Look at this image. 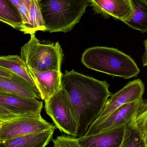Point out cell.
<instances>
[{
    "label": "cell",
    "mask_w": 147,
    "mask_h": 147,
    "mask_svg": "<svg viewBox=\"0 0 147 147\" xmlns=\"http://www.w3.org/2000/svg\"><path fill=\"white\" fill-rule=\"evenodd\" d=\"M45 109L60 132L77 137L78 125L75 112L69 96L63 87L45 101Z\"/></svg>",
    "instance_id": "obj_5"
},
{
    "label": "cell",
    "mask_w": 147,
    "mask_h": 147,
    "mask_svg": "<svg viewBox=\"0 0 147 147\" xmlns=\"http://www.w3.org/2000/svg\"><path fill=\"white\" fill-rule=\"evenodd\" d=\"M53 147H82L78 138L71 136L61 135L53 140Z\"/></svg>",
    "instance_id": "obj_21"
},
{
    "label": "cell",
    "mask_w": 147,
    "mask_h": 147,
    "mask_svg": "<svg viewBox=\"0 0 147 147\" xmlns=\"http://www.w3.org/2000/svg\"><path fill=\"white\" fill-rule=\"evenodd\" d=\"M107 81L96 79L74 70L65 71L62 87L68 92L78 125L77 137L84 136L104 109L112 95Z\"/></svg>",
    "instance_id": "obj_1"
},
{
    "label": "cell",
    "mask_w": 147,
    "mask_h": 147,
    "mask_svg": "<svg viewBox=\"0 0 147 147\" xmlns=\"http://www.w3.org/2000/svg\"><path fill=\"white\" fill-rule=\"evenodd\" d=\"M56 128L41 117V115L18 117L2 122L0 141L38 133Z\"/></svg>",
    "instance_id": "obj_7"
},
{
    "label": "cell",
    "mask_w": 147,
    "mask_h": 147,
    "mask_svg": "<svg viewBox=\"0 0 147 147\" xmlns=\"http://www.w3.org/2000/svg\"><path fill=\"white\" fill-rule=\"evenodd\" d=\"M134 122L145 140L147 139V109L136 117Z\"/></svg>",
    "instance_id": "obj_22"
},
{
    "label": "cell",
    "mask_w": 147,
    "mask_h": 147,
    "mask_svg": "<svg viewBox=\"0 0 147 147\" xmlns=\"http://www.w3.org/2000/svg\"><path fill=\"white\" fill-rule=\"evenodd\" d=\"M15 74L11 72L9 70L4 69L0 66V77H6L9 78H12Z\"/></svg>",
    "instance_id": "obj_24"
},
{
    "label": "cell",
    "mask_w": 147,
    "mask_h": 147,
    "mask_svg": "<svg viewBox=\"0 0 147 147\" xmlns=\"http://www.w3.org/2000/svg\"><path fill=\"white\" fill-rule=\"evenodd\" d=\"M31 3L32 0H23L17 8L23 23V28L20 31L24 34L26 33L29 26V12Z\"/></svg>",
    "instance_id": "obj_20"
},
{
    "label": "cell",
    "mask_w": 147,
    "mask_h": 147,
    "mask_svg": "<svg viewBox=\"0 0 147 147\" xmlns=\"http://www.w3.org/2000/svg\"><path fill=\"white\" fill-rule=\"evenodd\" d=\"M17 117H18L13 115L0 105V121L1 122L7 121Z\"/></svg>",
    "instance_id": "obj_23"
},
{
    "label": "cell",
    "mask_w": 147,
    "mask_h": 147,
    "mask_svg": "<svg viewBox=\"0 0 147 147\" xmlns=\"http://www.w3.org/2000/svg\"><path fill=\"white\" fill-rule=\"evenodd\" d=\"M125 126L84 136L78 138L79 142L82 147H121Z\"/></svg>",
    "instance_id": "obj_12"
},
{
    "label": "cell",
    "mask_w": 147,
    "mask_h": 147,
    "mask_svg": "<svg viewBox=\"0 0 147 147\" xmlns=\"http://www.w3.org/2000/svg\"><path fill=\"white\" fill-rule=\"evenodd\" d=\"M39 5L45 32L66 33L79 22L88 0H39Z\"/></svg>",
    "instance_id": "obj_3"
},
{
    "label": "cell",
    "mask_w": 147,
    "mask_h": 147,
    "mask_svg": "<svg viewBox=\"0 0 147 147\" xmlns=\"http://www.w3.org/2000/svg\"><path fill=\"white\" fill-rule=\"evenodd\" d=\"M81 63L90 69L125 79L138 76L140 70L134 60L116 48L96 46L83 53Z\"/></svg>",
    "instance_id": "obj_2"
},
{
    "label": "cell",
    "mask_w": 147,
    "mask_h": 147,
    "mask_svg": "<svg viewBox=\"0 0 147 147\" xmlns=\"http://www.w3.org/2000/svg\"><path fill=\"white\" fill-rule=\"evenodd\" d=\"M2 122L0 121V130H1V127Z\"/></svg>",
    "instance_id": "obj_29"
},
{
    "label": "cell",
    "mask_w": 147,
    "mask_h": 147,
    "mask_svg": "<svg viewBox=\"0 0 147 147\" xmlns=\"http://www.w3.org/2000/svg\"><path fill=\"white\" fill-rule=\"evenodd\" d=\"M57 128L0 141V147H46Z\"/></svg>",
    "instance_id": "obj_14"
},
{
    "label": "cell",
    "mask_w": 147,
    "mask_h": 147,
    "mask_svg": "<svg viewBox=\"0 0 147 147\" xmlns=\"http://www.w3.org/2000/svg\"><path fill=\"white\" fill-rule=\"evenodd\" d=\"M132 11L125 24L134 30L147 33V0H130Z\"/></svg>",
    "instance_id": "obj_15"
},
{
    "label": "cell",
    "mask_w": 147,
    "mask_h": 147,
    "mask_svg": "<svg viewBox=\"0 0 147 147\" xmlns=\"http://www.w3.org/2000/svg\"><path fill=\"white\" fill-rule=\"evenodd\" d=\"M0 21L20 31L23 28L20 13L9 0H0Z\"/></svg>",
    "instance_id": "obj_17"
},
{
    "label": "cell",
    "mask_w": 147,
    "mask_h": 147,
    "mask_svg": "<svg viewBox=\"0 0 147 147\" xmlns=\"http://www.w3.org/2000/svg\"><path fill=\"white\" fill-rule=\"evenodd\" d=\"M9 1L11 2V3L17 9L18 6L23 1V0H9Z\"/></svg>",
    "instance_id": "obj_26"
},
{
    "label": "cell",
    "mask_w": 147,
    "mask_h": 147,
    "mask_svg": "<svg viewBox=\"0 0 147 147\" xmlns=\"http://www.w3.org/2000/svg\"><path fill=\"white\" fill-rule=\"evenodd\" d=\"M121 147H146L141 135L133 121L125 126Z\"/></svg>",
    "instance_id": "obj_19"
},
{
    "label": "cell",
    "mask_w": 147,
    "mask_h": 147,
    "mask_svg": "<svg viewBox=\"0 0 147 147\" xmlns=\"http://www.w3.org/2000/svg\"><path fill=\"white\" fill-rule=\"evenodd\" d=\"M144 142H145V146L146 147H147V139L144 140Z\"/></svg>",
    "instance_id": "obj_28"
},
{
    "label": "cell",
    "mask_w": 147,
    "mask_h": 147,
    "mask_svg": "<svg viewBox=\"0 0 147 147\" xmlns=\"http://www.w3.org/2000/svg\"><path fill=\"white\" fill-rule=\"evenodd\" d=\"M145 51L142 57V65L143 66H147V39L144 41Z\"/></svg>",
    "instance_id": "obj_25"
},
{
    "label": "cell",
    "mask_w": 147,
    "mask_h": 147,
    "mask_svg": "<svg viewBox=\"0 0 147 147\" xmlns=\"http://www.w3.org/2000/svg\"><path fill=\"white\" fill-rule=\"evenodd\" d=\"M97 14L105 18L112 17L125 23L132 11L130 0H88Z\"/></svg>",
    "instance_id": "obj_11"
},
{
    "label": "cell",
    "mask_w": 147,
    "mask_h": 147,
    "mask_svg": "<svg viewBox=\"0 0 147 147\" xmlns=\"http://www.w3.org/2000/svg\"><path fill=\"white\" fill-rule=\"evenodd\" d=\"M46 27L39 5V0H32L29 12V24L25 34H35L37 31L45 32Z\"/></svg>",
    "instance_id": "obj_18"
},
{
    "label": "cell",
    "mask_w": 147,
    "mask_h": 147,
    "mask_svg": "<svg viewBox=\"0 0 147 147\" xmlns=\"http://www.w3.org/2000/svg\"><path fill=\"white\" fill-rule=\"evenodd\" d=\"M146 109L147 102L143 98L127 103L113 112L92 135L126 126Z\"/></svg>",
    "instance_id": "obj_8"
},
{
    "label": "cell",
    "mask_w": 147,
    "mask_h": 147,
    "mask_svg": "<svg viewBox=\"0 0 147 147\" xmlns=\"http://www.w3.org/2000/svg\"><path fill=\"white\" fill-rule=\"evenodd\" d=\"M0 105L13 115L21 117L40 115L43 102L34 98L3 94L0 95Z\"/></svg>",
    "instance_id": "obj_9"
},
{
    "label": "cell",
    "mask_w": 147,
    "mask_h": 147,
    "mask_svg": "<svg viewBox=\"0 0 147 147\" xmlns=\"http://www.w3.org/2000/svg\"><path fill=\"white\" fill-rule=\"evenodd\" d=\"M28 69L42 100L47 101L62 88L63 74L61 71H40Z\"/></svg>",
    "instance_id": "obj_10"
},
{
    "label": "cell",
    "mask_w": 147,
    "mask_h": 147,
    "mask_svg": "<svg viewBox=\"0 0 147 147\" xmlns=\"http://www.w3.org/2000/svg\"><path fill=\"white\" fill-rule=\"evenodd\" d=\"M0 89L11 95L34 99L41 98L37 88L16 74L12 78L0 77Z\"/></svg>",
    "instance_id": "obj_13"
},
{
    "label": "cell",
    "mask_w": 147,
    "mask_h": 147,
    "mask_svg": "<svg viewBox=\"0 0 147 147\" xmlns=\"http://www.w3.org/2000/svg\"><path fill=\"white\" fill-rule=\"evenodd\" d=\"M20 56L28 68L32 69L61 71L64 53L59 42H42L33 34L29 41L22 47Z\"/></svg>",
    "instance_id": "obj_4"
},
{
    "label": "cell",
    "mask_w": 147,
    "mask_h": 147,
    "mask_svg": "<svg viewBox=\"0 0 147 147\" xmlns=\"http://www.w3.org/2000/svg\"><path fill=\"white\" fill-rule=\"evenodd\" d=\"M3 94H10L7 92L3 90L2 89H0V95H3Z\"/></svg>",
    "instance_id": "obj_27"
},
{
    "label": "cell",
    "mask_w": 147,
    "mask_h": 147,
    "mask_svg": "<svg viewBox=\"0 0 147 147\" xmlns=\"http://www.w3.org/2000/svg\"><path fill=\"white\" fill-rule=\"evenodd\" d=\"M0 66L21 77L37 88L29 74L26 64L21 57L17 55L0 56Z\"/></svg>",
    "instance_id": "obj_16"
},
{
    "label": "cell",
    "mask_w": 147,
    "mask_h": 147,
    "mask_svg": "<svg viewBox=\"0 0 147 147\" xmlns=\"http://www.w3.org/2000/svg\"><path fill=\"white\" fill-rule=\"evenodd\" d=\"M144 92L145 86L140 79L129 82L122 89L112 94L108 98L102 113L84 136L92 135L95 130L118 108L127 103L142 98Z\"/></svg>",
    "instance_id": "obj_6"
}]
</instances>
